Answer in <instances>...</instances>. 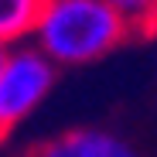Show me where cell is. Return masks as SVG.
Returning a JSON list of instances; mask_svg holds the SVG:
<instances>
[{"label":"cell","instance_id":"6","mask_svg":"<svg viewBox=\"0 0 157 157\" xmlns=\"http://www.w3.org/2000/svg\"><path fill=\"white\" fill-rule=\"evenodd\" d=\"M7 55H10V44H4V41H0V68H4V62H7Z\"/></svg>","mask_w":157,"mask_h":157},{"label":"cell","instance_id":"3","mask_svg":"<svg viewBox=\"0 0 157 157\" xmlns=\"http://www.w3.org/2000/svg\"><path fill=\"white\" fill-rule=\"evenodd\" d=\"M38 157H137V154L106 130H72V133L44 144Z\"/></svg>","mask_w":157,"mask_h":157},{"label":"cell","instance_id":"1","mask_svg":"<svg viewBox=\"0 0 157 157\" xmlns=\"http://www.w3.org/2000/svg\"><path fill=\"white\" fill-rule=\"evenodd\" d=\"M130 38V28L109 0H48L34 41L55 65H86L109 55Z\"/></svg>","mask_w":157,"mask_h":157},{"label":"cell","instance_id":"4","mask_svg":"<svg viewBox=\"0 0 157 157\" xmlns=\"http://www.w3.org/2000/svg\"><path fill=\"white\" fill-rule=\"evenodd\" d=\"M44 4L48 0H0V41L14 44L21 38L34 34Z\"/></svg>","mask_w":157,"mask_h":157},{"label":"cell","instance_id":"5","mask_svg":"<svg viewBox=\"0 0 157 157\" xmlns=\"http://www.w3.org/2000/svg\"><path fill=\"white\" fill-rule=\"evenodd\" d=\"M113 10L130 28V38H154L157 34V0H109Z\"/></svg>","mask_w":157,"mask_h":157},{"label":"cell","instance_id":"2","mask_svg":"<svg viewBox=\"0 0 157 157\" xmlns=\"http://www.w3.org/2000/svg\"><path fill=\"white\" fill-rule=\"evenodd\" d=\"M55 86V62L34 48H10L0 68V137L28 120Z\"/></svg>","mask_w":157,"mask_h":157}]
</instances>
